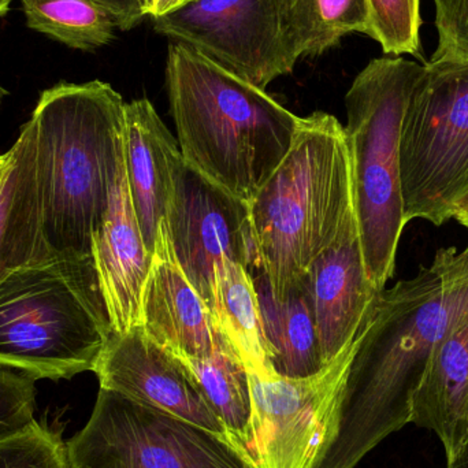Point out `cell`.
Masks as SVG:
<instances>
[{
  "label": "cell",
  "mask_w": 468,
  "mask_h": 468,
  "mask_svg": "<svg viewBox=\"0 0 468 468\" xmlns=\"http://www.w3.org/2000/svg\"><path fill=\"white\" fill-rule=\"evenodd\" d=\"M30 29L81 51L114 38V19L90 0H21Z\"/></svg>",
  "instance_id": "22"
},
{
  "label": "cell",
  "mask_w": 468,
  "mask_h": 468,
  "mask_svg": "<svg viewBox=\"0 0 468 468\" xmlns=\"http://www.w3.org/2000/svg\"><path fill=\"white\" fill-rule=\"evenodd\" d=\"M11 3H13V0H0V16H5V14L7 13Z\"/></svg>",
  "instance_id": "32"
},
{
  "label": "cell",
  "mask_w": 468,
  "mask_h": 468,
  "mask_svg": "<svg viewBox=\"0 0 468 468\" xmlns=\"http://www.w3.org/2000/svg\"><path fill=\"white\" fill-rule=\"evenodd\" d=\"M367 32L385 54L420 57V0H366Z\"/></svg>",
  "instance_id": "23"
},
{
  "label": "cell",
  "mask_w": 468,
  "mask_h": 468,
  "mask_svg": "<svg viewBox=\"0 0 468 468\" xmlns=\"http://www.w3.org/2000/svg\"><path fill=\"white\" fill-rule=\"evenodd\" d=\"M281 0H195L153 18L154 29L266 90L291 74V57L281 29Z\"/></svg>",
  "instance_id": "9"
},
{
  "label": "cell",
  "mask_w": 468,
  "mask_h": 468,
  "mask_svg": "<svg viewBox=\"0 0 468 468\" xmlns=\"http://www.w3.org/2000/svg\"><path fill=\"white\" fill-rule=\"evenodd\" d=\"M103 8L121 30H131L145 18L144 0H90Z\"/></svg>",
  "instance_id": "27"
},
{
  "label": "cell",
  "mask_w": 468,
  "mask_h": 468,
  "mask_svg": "<svg viewBox=\"0 0 468 468\" xmlns=\"http://www.w3.org/2000/svg\"><path fill=\"white\" fill-rule=\"evenodd\" d=\"M181 362L211 411L224 426L228 439L245 456L250 441L252 399L248 371L239 355L232 346H227L207 359Z\"/></svg>",
  "instance_id": "21"
},
{
  "label": "cell",
  "mask_w": 468,
  "mask_h": 468,
  "mask_svg": "<svg viewBox=\"0 0 468 468\" xmlns=\"http://www.w3.org/2000/svg\"><path fill=\"white\" fill-rule=\"evenodd\" d=\"M439 35L431 60L468 62V0H434Z\"/></svg>",
  "instance_id": "26"
},
{
  "label": "cell",
  "mask_w": 468,
  "mask_h": 468,
  "mask_svg": "<svg viewBox=\"0 0 468 468\" xmlns=\"http://www.w3.org/2000/svg\"><path fill=\"white\" fill-rule=\"evenodd\" d=\"M8 154L0 155V186H2L3 177H5V170H7Z\"/></svg>",
  "instance_id": "31"
},
{
  "label": "cell",
  "mask_w": 468,
  "mask_h": 468,
  "mask_svg": "<svg viewBox=\"0 0 468 468\" xmlns=\"http://www.w3.org/2000/svg\"><path fill=\"white\" fill-rule=\"evenodd\" d=\"M183 159L153 103L142 98L125 104V166L132 202L148 250L154 255L159 227L166 218L175 172Z\"/></svg>",
  "instance_id": "15"
},
{
  "label": "cell",
  "mask_w": 468,
  "mask_h": 468,
  "mask_svg": "<svg viewBox=\"0 0 468 468\" xmlns=\"http://www.w3.org/2000/svg\"><path fill=\"white\" fill-rule=\"evenodd\" d=\"M147 3H148V0H144V8H145V5H147Z\"/></svg>",
  "instance_id": "34"
},
{
  "label": "cell",
  "mask_w": 468,
  "mask_h": 468,
  "mask_svg": "<svg viewBox=\"0 0 468 468\" xmlns=\"http://www.w3.org/2000/svg\"><path fill=\"white\" fill-rule=\"evenodd\" d=\"M90 255L114 335L142 326V297L153 253L132 202L123 164L109 207L90 237Z\"/></svg>",
  "instance_id": "14"
},
{
  "label": "cell",
  "mask_w": 468,
  "mask_h": 468,
  "mask_svg": "<svg viewBox=\"0 0 468 468\" xmlns=\"http://www.w3.org/2000/svg\"><path fill=\"white\" fill-rule=\"evenodd\" d=\"M167 236L186 277L213 308L216 267L225 259L258 269L250 205L200 175L184 158L176 167Z\"/></svg>",
  "instance_id": "10"
},
{
  "label": "cell",
  "mask_w": 468,
  "mask_h": 468,
  "mask_svg": "<svg viewBox=\"0 0 468 468\" xmlns=\"http://www.w3.org/2000/svg\"><path fill=\"white\" fill-rule=\"evenodd\" d=\"M453 219H456L462 227L467 228L468 229V197H464V199L459 203Z\"/></svg>",
  "instance_id": "30"
},
{
  "label": "cell",
  "mask_w": 468,
  "mask_h": 468,
  "mask_svg": "<svg viewBox=\"0 0 468 468\" xmlns=\"http://www.w3.org/2000/svg\"><path fill=\"white\" fill-rule=\"evenodd\" d=\"M248 205L258 269L286 299L356 218L340 121L322 112L300 118L291 150Z\"/></svg>",
  "instance_id": "3"
},
{
  "label": "cell",
  "mask_w": 468,
  "mask_h": 468,
  "mask_svg": "<svg viewBox=\"0 0 468 468\" xmlns=\"http://www.w3.org/2000/svg\"><path fill=\"white\" fill-rule=\"evenodd\" d=\"M422 66L403 57L377 58L346 95L352 192L371 282L384 291L395 272L404 218L400 139L410 93Z\"/></svg>",
  "instance_id": "5"
},
{
  "label": "cell",
  "mask_w": 468,
  "mask_h": 468,
  "mask_svg": "<svg viewBox=\"0 0 468 468\" xmlns=\"http://www.w3.org/2000/svg\"><path fill=\"white\" fill-rule=\"evenodd\" d=\"M66 450L71 468H255L227 437L101 388Z\"/></svg>",
  "instance_id": "7"
},
{
  "label": "cell",
  "mask_w": 468,
  "mask_h": 468,
  "mask_svg": "<svg viewBox=\"0 0 468 468\" xmlns=\"http://www.w3.org/2000/svg\"><path fill=\"white\" fill-rule=\"evenodd\" d=\"M35 382L24 374L0 367V437L35 422Z\"/></svg>",
  "instance_id": "25"
},
{
  "label": "cell",
  "mask_w": 468,
  "mask_h": 468,
  "mask_svg": "<svg viewBox=\"0 0 468 468\" xmlns=\"http://www.w3.org/2000/svg\"><path fill=\"white\" fill-rule=\"evenodd\" d=\"M92 255L52 253L0 282V367L29 378L95 370L112 337Z\"/></svg>",
  "instance_id": "4"
},
{
  "label": "cell",
  "mask_w": 468,
  "mask_h": 468,
  "mask_svg": "<svg viewBox=\"0 0 468 468\" xmlns=\"http://www.w3.org/2000/svg\"><path fill=\"white\" fill-rule=\"evenodd\" d=\"M93 373L101 389L228 439L184 363L151 340L142 326L112 333Z\"/></svg>",
  "instance_id": "11"
},
{
  "label": "cell",
  "mask_w": 468,
  "mask_h": 468,
  "mask_svg": "<svg viewBox=\"0 0 468 468\" xmlns=\"http://www.w3.org/2000/svg\"><path fill=\"white\" fill-rule=\"evenodd\" d=\"M211 314L247 371H272L252 275L230 259L216 267Z\"/></svg>",
  "instance_id": "19"
},
{
  "label": "cell",
  "mask_w": 468,
  "mask_h": 468,
  "mask_svg": "<svg viewBox=\"0 0 468 468\" xmlns=\"http://www.w3.org/2000/svg\"><path fill=\"white\" fill-rule=\"evenodd\" d=\"M125 101L107 82L44 90L32 121L43 228L55 252L90 255L125 164Z\"/></svg>",
  "instance_id": "2"
},
{
  "label": "cell",
  "mask_w": 468,
  "mask_h": 468,
  "mask_svg": "<svg viewBox=\"0 0 468 468\" xmlns=\"http://www.w3.org/2000/svg\"><path fill=\"white\" fill-rule=\"evenodd\" d=\"M302 282L327 365L362 335L382 292L366 270L357 217L311 264Z\"/></svg>",
  "instance_id": "12"
},
{
  "label": "cell",
  "mask_w": 468,
  "mask_h": 468,
  "mask_svg": "<svg viewBox=\"0 0 468 468\" xmlns=\"http://www.w3.org/2000/svg\"><path fill=\"white\" fill-rule=\"evenodd\" d=\"M447 468H468V428L466 437H464L458 452L450 461H447Z\"/></svg>",
  "instance_id": "29"
},
{
  "label": "cell",
  "mask_w": 468,
  "mask_h": 468,
  "mask_svg": "<svg viewBox=\"0 0 468 468\" xmlns=\"http://www.w3.org/2000/svg\"><path fill=\"white\" fill-rule=\"evenodd\" d=\"M166 87L184 161L250 203L291 150L300 117L180 43L169 46Z\"/></svg>",
  "instance_id": "1"
},
{
  "label": "cell",
  "mask_w": 468,
  "mask_h": 468,
  "mask_svg": "<svg viewBox=\"0 0 468 468\" xmlns=\"http://www.w3.org/2000/svg\"><path fill=\"white\" fill-rule=\"evenodd\" d=\"M5 96H7V90H5V88L0 87V106H2L3 99H5Z\"/></svg>",
  "instance_id": "33"
},
{
  "label": "cell",
  "mask_w": 468,
  "mask_h": 468,
  "mask_svg": "<svg viewBox=\"0 0 468 468\" xmlns=\"http://www.w3.org/2000/svg\"><path fill=\"white\" fill-rule=\"evenodd\" d=\"M250 275L258 293L270 367L288 378H304L321 371L326 365L303 282L280 300L263 270H253Z\"/></svg>",
  "instance_id": "18"
},
{
  "label": "cell",
  "mask_w": 468,
  "mask_h": 468,
  "mask_svg": "<svg viewBox=\"0 0 468 468\" xmlns=\"http://www.w3.org/2000/svg\"><path fill=\"white\" fill-rule=\"evenodd\" d=\"M7 154L0 186V282L16 270L55 253L44 233L32 121L22 126Z\"/></svg>",
  "instance_id": "16"
},
{
  "label": "cell",
  "mask_w": 468,
  "mask_h": 468,
  "mask_svg": "<svg viewBox=\"0 0 468 468\" xmlns=\"http://www.w3.org/2000/svg\"><path fill=\"white\" fill-rule=\"evenodd\" d=\"M400 175L407 224L453 219L468 197V62L422 66L404 112Z\"/></svg>",
  "instance_id": "6"
},
{
  "label": "cell",
  "mask_w": 468,
  "mask_h": 468,
  "mask_svg": "<svg viewBox=\"0 0 468 468\" xmlns=\"http://www.w3.org/2000/svg\"><path fill=\"white\" fill-rule=\"evenodd\" d=\"M360 337L314 376L248 371L252 422L245 456L253 467L318 464L337 433L344 387Z\"/></svg>",
  "instance_id": "8"
},
{
  "label": "cell",
  "mask_w": 468,
  "mask_h": 468,
  "mask_svg": "<svg viewBox=\"0 0 468 468\" xmlns=\"http://www.w3.org/2000/svg\"><path fill=\"white\" fill-rule=\"evenodd\" d=\"M281 29L293 60L316 57L344 36L367 32L366 0H281Z\"/></svg>",
  "instance_id": "20"
},
{
  "label": "cell",
  "mask_w": 468,
  "mask_h": 468,
  "mask_svg": "<svg viewBox=\"0 0 468 468\" xmlns=\"http://www.w3.org/2000/svg\"><path fill=\"white\" fill-rule=\"evenodd\" d=\"M192 2L195 0H148L147 5H145V16H151V18L166 16V14L173 13Z\"/></svg>",
  "instance_id": "28"
},
{
  "label": "cell",
  "mask_w": 468,
  "mask_h": 468,
  "mask_svg": "<svg viewBox=\"0 0 468 468\" xmlns=\"http://www.w3.org/2000/svg\"><path fill=\"white\" fill-rule=\"evenodd\" d=\"M142 327L151 340L181 360L207 359L230 346L216 326L210 308L181 270L165 219L143 291Z\"/></svg>",
  "instance_id": "13"
},
{
  "label": "cell",
  "mask_w": 468,
  "mask_h": 468,
  "mask_svg": "<svg viewBox=\"0 0 468 468\" xmlns=\"http://www.w3.org/2000/svg\"><path fill=\"white\" fill-rule=\"evenodd\" d=\"M411 425L433 431L450 461L468 428V322L434 349L411 398Z\"/></svg>",
  "instance_id": "17"
},
{
  "label": "cell",
  "mask_w": 468,
  "mask_h": 468,
  "mask_svg": "<svg viewBox=\"0 0 468 468\" xmlns=\"http://www.w3.org/2000/svg\"><path fill=\"white\" fill-rule=\"evenodd\" d=\"M0 468H71L62 431L44 420L0 437Z\"/></svg>",
  "instance_id": "24"
}]
</instances>
